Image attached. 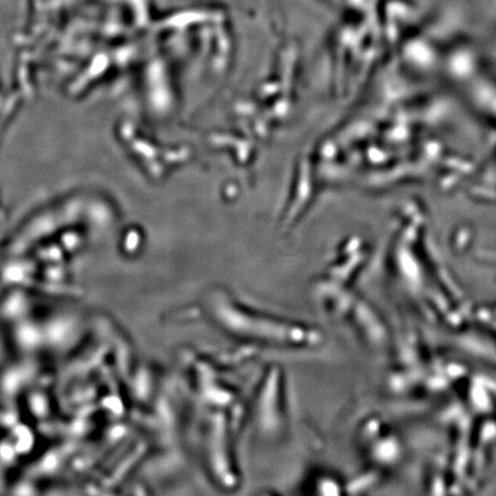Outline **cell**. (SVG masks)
<instances>
[{
    "instance_id": "1",
    "label": "cell",
    "mask_w": 496,
    "mask_h": 496,
    "mask_svg": "<svg viewBox=\"0 0 496 496\" xmlns=\"http://www.w3.org/2000/svg\"><path fill=\"white\" fill-rule=\"evenodd\" d=\"M211 311L219 327L242 341L281 348L314 347L320 341L314 329L254 310L225 293L214 298Z\"/></svg>"
}]
</instances>
